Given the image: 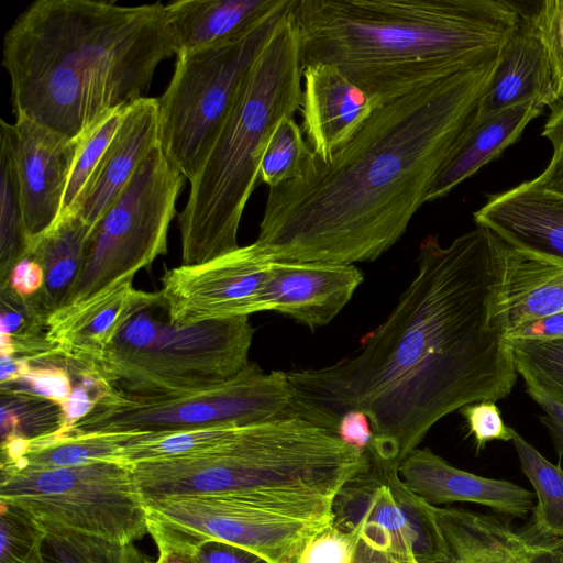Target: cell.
I'll return each instance as SVG.
<instances>
[{
	"label": "cell",
	"mask_w": 563,
	"mask_h": 563,
	"mask_svg": "<svg viewBox=\"0 0 563 563\" xmlns=\"http://www.w3.org/2000/svg\"><path fill=\"white\" fill-rule=\"evenodd\" d=\"M511 442L537 498L528 525L543 538L563 539V468L547 460L516 431Z\"/></svg>",
	"instance_id": "30"
},
{
	"label": "cell",
	"mask_w": 563,
	"mask_h": 563,
	"mask_svg": "<svg viewBox=\"0 0 563 563\" xmlns=\"http://www.w3.org/2000/svg\"><path fill=\"white\" fill-rule=\"evenodd\" d=\"M282 2L283 0H178L167 3L166 9L180 53L241 35Z\"/></svg>",
	"instance_id": "26"
},
{
	"label": "cell",
	"mask_w": 563,
	"mask_h": 563,
	"mask_svg": "<svg viewBox=\"0 0 563 563\" xmlns=\"http://www.w3.org/2000/svg\"><path fill=\"white\" fill-rule=\"evenodd\" d=\"M311 152L295 118H284L266 145L260 166L261 180L272 188L300 177Z\"/></svg>",
	"instance_id": "35"
},
{
	"label": "cell",
	"mask_w": 563,
	"mask_h": 563,
	"mask_svg": "<svg viewBox=\"0 0 563 563\" xmlns=\"http://www.w3.org/2000/svg\"><path fill=\"white\" fill-rule=\"evenodd\" d=\"M525 15L545 49L556 98L563 100V0L538 2Z\"/></svg>",
	"instance_id": "38"
},
{
	"label": "cell",
	"mask_w": 563,
	"mask_h": 563,
	"mask_svg": "<svg viewBox=\"0 0 563 563\" xmlns=\"http://www.w3.org/2000/svg\"><path fill=\"white\" fill-rule=\"evenodd\" d=\"M0 125L13 157L31 250L62 214L77 141L24 117Z\"/></svg>",
	"instance_id": "15"
},
{
	"label": "cell",
	"mask_w": 563,
	"mask_h": 563,
	"mask_svg": "<svg viewBox=\"0 0 563 563\" xmlns=\"http://www.w3.org/2000/svg\"><path fill=\"white\" fill-rule=\"evenodd\" d=\"M367 465L365 452L292 412L239 424L206 452L131 465L143 498L235 492L278 512L333 522L340 489Z\"/></svg>",
	"instance_id": "5"
},
{
	"label": "cell",
	"mask_w": 563,
	"mask_h": 563,
	"mask_svg": "<svg viewBox=\"0 0 563 563\" xmlns=\"http://www.w3.org/2000/svg\"><path fill=\"white\" fill-rule=\"evenodd\" d=\"M46 532L26 510L0 500V563H47Z\"/></svg>",
	"instance_id": "37"
},
{
	"label": "cell",
	"mask_w": 563,
	"mask_h": 563,
	"mask_svg": "<svg viewBox=\"0 0 563 563\" xmlns=\"http://www.w3.org/2000/svg\"><path fill=\"white\" fill-rule=\"evenodd\" d=\"M500 309L507 333L563 311V266L525 255L505 244L500 260Z\"/></svg>",
	"instance_id": "25"
},
{
	"label": "cell",
	"mask_w": 563,
	"mask_h": 563,
	"mask_svg": "<svg viewBox=\"0 0 563 563\" xmlns=\"http://www.w3.org/2000/svg\"><path fill=\"white\" fill-rule=\"evenodd\" d=\"M146 563H163L162 560L159 558H157L156 560H152V559H147L146 560Z\"/></svg>",
	"instance_id": "51"
},
{
	"label": "cell",
	"mask_w": 563,
	"mask_h": 563,
	"mask_svg": "<svg viewBox=\"0 0 563 563\" xmlns=\"http://www.w3.org/2000/svg\"><path fill=\"white\" fill-rule=\"evenodd\" d=\"M0 382L1 385L11 383L21 378L31 368L32 363L26 358L16 356H3L0 357Z\"/></svg>",
	"instance_id": "49"
},
{
	"label": "cell",
	"mask_w": 563,
	"mask_h": 563,
	"mask_svg": "<svg viewBox=\"0 0 563 563\" xmlns=\"http://www.w3.org/2000/svg\"><path fill=\"white\" fill-rule=\"evenodd\" d=\"M542 109L536 101H527L492 113L474 112L439 170L427 202L446 196L497 157L519 139L525 128Z\"/></svg>",
	"instance_id": "24"
},
{
	"label": "cell",
	"mask_w": 563,
	"mask_h": 563,
	"mask_svg": "<svg viewBox=\"0 0 563 563\" xmlns=\"http://www.w3.org/2000/svg\"><path fill=\"white\" fill-rule=\"evenodd\" d=\"M144 503L152 538L195 547L220 542L267 563H298L309 540L329 526L278 512L235 492L167 495Z\"/></svg>",
	"instance_id": "12"
},
{
	"label": "cell",
	"mask_w": 563,
	"mask_h": 563,
	"mask_svg": "<svg viewBox=\"0 0 563 563\" xmlns=\"http://www.w3.org/2000/svg\"><path fill=\"white\" fill-rule=\"evenodd\" d=\"M363 280L355 265L273 262L256 312L276 311L314 330L341 312Z\"/></svg>",
	"instance_id": "17"
},
{
	"label": "cell",
	"mask_w": 563,
	"mask_h": 563,
	"mask_svg": "<svg viewBox=\"0 0 563 563\" xmlns=\"http://www.w3.org/2000/svg\"><path fill=\"white\" fill-rule=\"evenodd\" d=\"M0 354L32 362L55 360L46 340L48 314L33 297L0 287ZM57 358V357H56Z\"/></svg>",
	"instance_id": "29"
},
{
	"label": "cell",
	"mask_w": 563,
	"mask_h": 563,
	"mask_svg": "<svg viewBox=\"0 0 563 563\" xmlns=\"http://www.w3.org/2000/svg\"><path fill=\"white\" fill-rule=\"evenodd\" d=\"M292 395L286 372L250 362L219 384L170 394L136 395L113 389L62 434L159 433L238 423L287 415Z\"/></svg>",
	"instance_id": "9"
},
{
	"label": "cell",
	"mask_w": 563,
	"mask_h": 563,
	"mask_svg": "<svg viewBox=\"0 0 563 563\" xmlns=\"http://www.w3.org/2000/svg\"><path fill=\"white\" fill-rule=\"evenodd\" d=\"M365 453L366 467L333 499V523L396 562L445 563L448 547L431 505L404 485L398 467Z\"/></svg>",
	"instance_id": "13"
},
{
	"label": "cell",
	"mask_w": 563,
	"mask_h": 563,
	"mask_svg": "<svg viewBox=\"0 0 563 563\" xmlns=\"http://www.w3.org/2000/svg\"><path fill=\"white\" fill-rule=\"evenodd\" d=\"M153 540L158 549V558L163 563H206L195 545L162 538Z\"/></svg>",
	"instance_id": "48"
},
{
	"label": "cell",
	"mask_w": 563,
	"mask_h": 563,
	"mask_svg": "<svg viewBox=\"0 0 563 563\" xmlns=\"http://www.w3.org/2000/svg\"><path fill=\"white\" fill-rule=\"evenodd\" d=\"M499 55V54H498ZM498 55L382 103L328 161L268 188L257 249L273 262H373L405 234L471 121Z\"/></svg>",
	"instance_id": "2"
},
{
	"label": "cell",
	"mask_w": 563,
	"mask_h": 563,
	"mask_svg": "<svg viewBox=\"0 0 563 563\" xmlns=\"http://www.w3.org/2000/svg\"><path fill=\"white\" fill-rule=\"evenodd\" d=\"M302 69L330 65L382 104L495 58L521 21L501 0H297Z\"/></svg>",
	"instance_id": "4"
},
{
	"label": "cell",
	"mask_w": 563,
	"mask_h": 563,
	"mask_svg": "<svg viewBox=\"0 0 563 563\" xmlns=\"http://www.w3.org/2000/svg\"><path fill=\"white\" fill-rule=\"evenodd\" d=\"M0 286L30 250L19 181L8 141L0 135Z\"/></svg>",
	"instance_id": "31"
},
{
	"label": "cell",
	"mask_w": 563,
	"mask_h": 563,
	"mask_svg": "<svg viewBox=\"0 0 563 563\" xmlns=\"http://www.w3.org/2000/svg\"><path fill=\"white\" fill-rule=\"evenodd\" d=\"M2 53L14 117L76 140L143 98L178 45L162 2L37 0L5 32Z\"/></svg>",
	"instance_id": "3"
},
{
	"label": "cell",
	"mask_w": 563,
	"mask_h": 563,
	"mask_svg": "<svg viewBox=\"0 0 563 563\" xmlns=\"http://www.w3.org/2000/svg\"><path fill=\"white\" fill-rule=\"evenodd\" d=\"M398 476L433 506L472 503L508 518H525L534 505V494L522 486L457 468L429 448L412 450L399 464Z\"/></svg>",
	"instance_id": "20"
},
{
	"label": "cell",
	"mask_w": 563,
	"mask_h": 563,
	"mask_svg": "<svg viewBox=\"0 0 563 563\" xmlns=\"http://www.w3.org/2000/svg\"><path fill=\"white\" fill-rule=\"evenodd\" d=\"M526 390L543 409L544 413L539 416V420L548 429L555 453L561 459L563 456V404L549 398L532 386H526Z\"/></svg>",
	"instance_id": "45"
},
{
	"label": "cell",
	"mask_w": 563,
	"mask_h": 563,
	"mask_svg": "<svg viewBox=\"0 0 563 563\" xmlns=\"http://www.w3.org/2000/svg\"><path fill=\"white\" fill-rule=\"evenodd\" d=\"M197 550L206 563H267L245 550L220 542H207Z\"/></svg>",
	"instance_id": "47"
},
{
	"label": "cell",
	"mask_w": 563,
	"mask_h": 563,
	"mask_svg": "<svg viewBox=\"0 0 563 563\" xmlns=\"http://www.w3.org/2000/svg\"><path fill=\"white\" fill-rule=\"evenodd\" d=\"M294 8L256 58L201 168L189 181L187 203L178 214L181 265L201 264L239 247L241 218L260 178L266 145L278 123L301 107Z\"/></svg>",
	"instance_id": "6"
},
{
	"label": "cell",
	"mask_w": 563,
	"mask_h": 563,
	"mask_svg": "<svg viewBox=\"0 0 563 563\" xmlns=\"http://www.w3.org/2000/svg\"><path fill=\"white\" fill-rule=\"evenodd\" d=\"M254 329L249 316L192 324L170 322L158 298L136 312L86 367L118 391L170 394L219 384L249 363Z\"/></svg>",
	"instance_id": "7"
},
{
	"label": "cell",
	"mask_w": 563,
	"mask_h": 563,
	"mask_svg": "<svg viewBox=\"0 0 563 563\" xmlns=\"http://www.w3.org/2000/svg\"><path fill=\"white\" fill-rule=\"evenodd\" d=\"M448 547L445 563H561L563 539H548L527 523L466 508L431 505Z\"/></svg>",
	"instance_id": "16"
},
{
	"label": "cell",
	"mask_w": 563,
	"mask_h": 563,
	"mask_svg": "<svg viewBox=\"0 0 563 563\" xmlns=\"http://www.w3.org/2000/svg\"><path fill=\"white\" fill-rule=\"evenodd\" d=\"M527 101L544 108L559 100L545 49L522 12L520 23L499 51L475 113H492Z\"/></svg>",
	"instance_id": "23"
},
{
	"label": "cell",
	"mask_w": 563,
	"mask_h": 563,
	"mask_svg": "<svg viewBox=\"0 0 563 563\" xmlns=\"http://www.w3.org/2000/svg\"><path fill=\"white\" fill-rule=\"evenodd\" d=\"M358 538L333 522L307 543L298 563H354Z\"/></svg>",
	"instance_id": "40"
},
{
	"label": "cell",
	"mask_w": 563,
	"mask_h": 563,
	"mask_svg": "<svg viewBox=\"0 0 563 563\" xmlns=\"http://www.w3.org/2000/svg\"><path fill=\"white\" fill-rule=\"evenodd\" d=\"M542 136L551 143L553 153L547 168L532 180L547 190L563 195V100L550 107Z\"/></svg>",
	"instance_id": "42"
},
{
	"label": "cell",
	"mask_w": 563,
	"mask_h": 563,
	"mask_svg": "<svg viewBox=\"0 0 563 563\" xmlns=\"http://www.w3.org/2000/svg\"><path fill=\"white\" fill-rule=\"evenodd\" d=\"M46 532L47 563H146L133 543H118L60 526L40 521Z\"/></svg>",
	"instance_id": "32"
},
{
	"label": "cell",
	"mask_w": 563,
	"mask_h": 563,
	"mask_svg": "<svg viewBox=\"0 0 563 563\" xmlns=\"http://www.w3.org/2000/svg\"><path fill=\"white\" fill-rule=\"evenodd\" d=\"M504 246L482 227L446 246L424 238L413 279L356 351L286 372L291 412L333 433L343 413L365 412L366 452L399 467L446 415L506 398L517 372L499 299Z\"/></svg>",
	"instance_id": "1"
},
{
	"label": "cell",
	"mask_w": 563,
	"mask_h": 563,
	"mask_svg": "<svg viewBox=\"0 0 563 563\" xmlns=\"http://www.w3.org/2000/svg\"><path fill=\"white\" fill-rule=\"evenodd\" d=\"M474 221L511 249L563 266V195L526 181L490 196Z\"/></svg>",
	"instance_id": "19"
},
{
	"label": "cell",
	"mask_w": 563,
	"mask_h": 563,
	"mask_svg": "<svg viewBox=\"0 0 563 563\" xmlns=\"http://www.w3.org/2000/svg\"><path fill=\"white\" fill-rule=\"evenodd\" d=\"M468 428L467 435L474 439L476 453L484 450L489 441H511L514 429L508 427L499 408L493 400H482L465 405L460 410Z\"/></svg>",
	"instance_id": "41"
},
{
	"label": "cell",
	"mask_w": 563,
	"mask_h": 563,
	"mask_svg": "<svg viewBox=\"0 0 563 563\" xmlns=\"http://www.w3.org/2000/svg\"><path fill=\"white\" fill-rule=\"evenodd\" d=\"M89 232L77 214L65 213L30 250L27 256L44 272V285L34 298L48 316L66 303L77 282Z\"/></svg>",
	"instance_id": "27"
},
{
	"label": "cell",
	"mask_w": 563,
	"mask_h": 563,
	"mask_svg": "<svg viewBox=\"0 0 563 563\" xmlns=\"http://www.w3.org/2000/svg\"><path fill=\"white\" fill-rule=\"evenodd\" d=\"M158 144L157 99L143 97L126 106L120 126L92 176L66 213L77 214L91 230Z\"/></svg>",
	"instance_id": "21"
},
{
	"label": "cell",
	"mask_w": 563,
	"mask_h": 563,
	"mask_svg": "<svg viewBox=\"0 0 563 563\" xmlns=\"http://www.w3.org/2000/svg\"><path fill=\"white\" fill-rule=\"evenodd\" d=\"M43 285V268L32 257L26 256L13 266L8 282L0 287L9 286L21 297H33L41 291Z\"/></svg>",
	"instance_id": "44"
},
{
	"label": "cell",
	"mask_w": 563,
	"mask_h": 563,
	"mask_svg": "<svg viewBox=\"0 0 563 563\" xmlns=\"http://www.w3.org/2000/svg\"><path fill=\"white\" fill-rule=\"evenodd\" d=\"M132 282L123 280L51 313L46 340L54 356L77 368L97 358L130 319L159 296V291L134 288Z\"/></svg>",
	"instance_id": "18"
},
{
	"label": "cell",
	"mask_w": 563,
	"mask_h": 563,
	"mask_svg": "<svg viewBox=\"0 0 563 563\" xmlns=\"http://www.w3.org/2000/svg\"><path fill=\"white\" fill-rule=\"evenodd\" d=\"M295 4L283 0L243 34L176 56L157 99L159 143L188 181L201 168L256 58Z\"/></svg>",
	"instance_id": "8"
},
{
	"label": "cell",
	"mask_w": 563,
	"mask_h": 563,
	"mask_svg": "<svg viewBox=\"0 0 563 563\" xmlns=\"http://www.w3.org/2000/svg\"><path fill=\"white\" fill-rule=\"evenodd\" d=\"M510 342L516 372L526 386L563 404V339Z\"/></svg>",
	"instance_id": "33"
},
{
	"label": "cell",
	"mask_w": 563,
	"mask_h": 563,
	"mask_svg": "<svg viewBox=\"0 0 563 563\" xmlns=\"http://www.w3.org/2000/svg\"><path fill=\"white\" fill-rule=\"evenodd\" d=\"M0 500L38 521L118 543L148 533L144 498L131 465L122 462L1 471Z\"/></svg>",
	"instance_id": "11"
},
{
	"label": "cell",
	"mask_w": 563,
	"mask_h": 563,
	"mask_svg": "<svg viewBox=\"0 0 563 563\" xmlns=\"http://www.w3.org/2000/svg\"><path fill=\"white\" fill-rule=\"evenodd\" d=\"M63 426L62 407L51 400L1 388L2 439L51 434Z\"/></svg>",
	"instance_id": "34"
},
{
	"label": "cell",
	"mask_w": 563,
	"mask_h": 563,
	"mask_svg": "<svg viewBox=\"0 0 563 563\" xmlns=\"http://www.w3.org/2000/svg\"><path fill=\"white\" fill-rule=\"evenodd\" d=\"M185 179L161 144L147 154L90 230L81 271L64 306L133 279L167 253L168 229Z\"/></svg>",
	"instance_id": "10"
},
{
	"label": "cell",
	"mask_w": 563,
	"mask_h": 563,
	"mask_svg": "<svg viewBox=\"0 0 563 563\" xmlns=\"http://www.w3.org/2000/svg\"><path fill=\"white\" fill-rule=\"evenodd\" d=\"M273 261L252 243L196 265L166 271L159 290L173 323L250 316Z\"/></svg>",
	"instance_id": "14"
},
{
	"label": "cell",
	"mask_w": 563,
	"mask_h": 563,
	"mask_svg": "<svg viewBox=\"0 0 563 563\" xmlns=\"http://www.w3.org/2000/svg\"><path fill=\"white\" fill-rule=\"evenodd\" d=\"M135 433L47 434L30 439L26 454L1 471L52 470L97 462H120V452Z\"/></svg>",
	"instance_id": "28"
},
{
	"label": "cell",
	"mask_w": 563,
	"mask_h": 563,
	"mask_svg": "<svg viewBox=\"0 0 563 563\" xmlns=\"http://www.w3.org/2000/svg\"><path fill=\"white\" fill-rule=\"evenodd\" d=\"M63 361L32 365L25 375L1 385V388L44 398L62 406L70 396L74 386L67 365H58Z\"/></svg>",
	"instance_id": "39"
},
{
	"label": "cell",
	"mask_w": 563,
	"mask_h": 563,
	"mask_svg": "<svg viewBox=\"0 0 563 563\" xmlns=\"http://www.w3.org/2000/svg\"><path fill=\"white\" fill-rule=\"evenodd\" d=\"M125 108L126 106L120 107L103 114L76 139V153L60 216L73 208L92 176L100 158L120 126Z\"/></svg>",
	"instance_id": "36"
},
{
	"label": "cell",
	"mask_w": 563,
	"mask_h": 563,
	"mask_svg": "<svg viewBox=\"0 0 563 563\" xmlns=\"http://www.w3.org/2000/svg\"><path fill=\"white\" fill-rule=\"evenodd\" d=\"M507 338L510 341L563 339V311L526 322L509 331Z\"/></svg>",
	"instance_id": "46"
},
{
	"label": "cell",
	"mask_w": 563,
	"mask_h": 563,
	"mask_svg": "<svg viewBox=\"0 0 563 563\" xmlns=\"http://www.w3.org/2000/svg\"><path fill=\"white\" fill-rule=\"evenodd\" d=\"M561 563H563V554H562V561H561Z\"/></svg>",
	"instance_id": "52"
},
{
	"label": "cell",
	"mask_w": 563,
	"mask_h": 563,
	"mask_svg": "<svg viewBox=\"0 0 563 563\" xmlns=\"http://www.w3.org/2000/svg\"><path fill=\"white\" fill-rule=\"evenodd\" d=\"M334 433L343 443L362 452L366 451L373 439L371 421L361 410L343 413Z\"/></svg>",
	"instance_id": "43"
},
{
	"label": "cell",
	"mask_w": 563,
	"mask_h": 563,
	"mask_svg": "<svg viewBox=\"0 0 563 563\" xmlns=\"http://www.w3.org/2000/svg\"><path fill=\"white\" fill-rule=\"evenodd\" d=\"M303 130L312 153L328 161L347 143L379 103L330 65L302 69Z\"/></svg>",
	"instance_id": "22"
},
{
	"label": "cell",
	"mask_w": 563,
	"mask_h": 563,
	"mask_svg": "<svg viewBox=\"0 0 563 563\" xmlns=\"http://www.w3.org/2000/svg\"><path fill=\"white\" fill-rule=\"evenodd\" d=\"M394 563H399V562L394 561Z\"/></svg>",
	"instance_id": "53"
},
{
	"label": "cell",
	"mask_w": 563,
	"mask_h": 563,
	"mask_svg": "<svg viewBox=\"0 0 563 563\" xmlns=\"http://www.w3.org/2000/svg\"><path fill=\"white\" fill-rule=\"evenodd\" d=\"M354 563H394L391 559L369 549L358 540Z\"/></svg>",
	"instance_id": "50"
}]
</instances>
